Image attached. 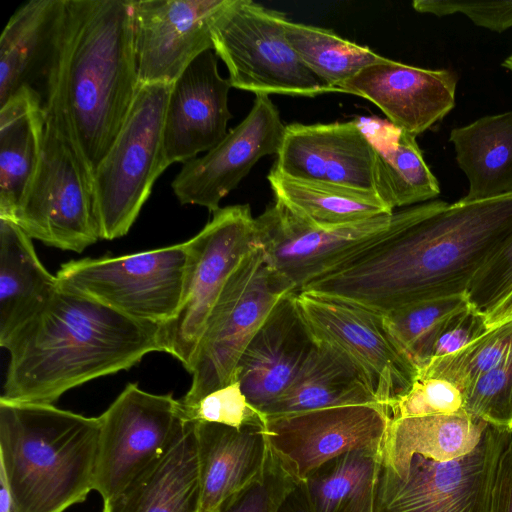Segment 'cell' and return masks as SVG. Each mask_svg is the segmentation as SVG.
Segmentation results:
<instances>
[{
  "label": "cell",
  "instance_id": "6da1fadb",
  "mask_svg": "<svg viewBox=\"0 0 512 512\" xmlns=\"http://www.w3.org/2000/svg\"><path fill=\"white\" fill-rule=\"evenodd\" d=\"M511 232L512 193L410 206L400 210L396 226L385 237L301 291L378 314L467 294L478 271Z\"/></svg>",
  "mask_w": 512,
  "mask_h": 512
},
{
  "label": "cell",
  "instance_id": "7a4b0ae2",
  "mask_svg": "<svg viewBox=\"0 0 512 512\" xmlns=\"http://www.w3.org/2000/svg\"><path fill=\"white\" fill-rule=\"evenodd\" d=\"M138 86L130 0H65L43 107L45 120L66 136L91 177Z\"/></svg>",
  "mask_w": 512,
  "mask_h": 512
},
{
  "label": "cell",
  "instance_id": "3957f363",
  "mask_svg": "<svg viewBox=\"0 0 512 512\" xmlns=\"http://www.w3.org/2000/svg\"><path fill=\"white\" fill-rule=\"evenodd\" d=\"M159 330L58 285L3 346L10 360L1 398L53 404L70 389L161 351Z\"/></svg>",
  "mask_w": 512,
  "mask_h": 512
},
{
  "label": "cell",
  "instance_id": "277c9868",
  "mask_svg": "<svg viewBox=\"0 0 512 512\" xmlns=\"http://www.w3.org/2000/svg\"><path fill=\"white\" fill-rule=\"evenodd\" d=\"M101 422L0 397V479L14 512H64L94 490Z\"/></svg>",
  "mask_w": 512,
  "mask_h": 512
},
{
  "label": "cell",
  "instance_id": "5b68a950",
  "mask_svg": "<svg viewBox=\"0 0 512 512\" xmlns=\"http://www.w3.org/2000/svg\"><path fill=\"white\" fill-rule=\"evenodd\" d=\"M172 83L139 85L128 116L92 175L101 239L128 233L167 168L163 126Z\"/></svg>",
  "mask_w": 512,
  "mask_h": 512
},
{
  "label": "cell",
  "instance_id": "8992f818",
  "mask_svg": "<svg viewBox=\"0 0 512 512\" xmlns=\"http://www.w3.org/2000/svg\"><path fill=\"white\" fill-rule=\"evenodd\" d=\"M284 13L251 0H227L211 21L213 50L231 87L257 94L315 97L332 92L284 34Z\"/></svg>",
  "mask_w": 512,
  "mask_h": 512
},
{
  "label": "cell",
  "instance_id": "52a82bcc",
  "mask_svg": "<svg viewBox=\"0 0 512 512\" xmlns=\"http://www.w3.org/2000/svg\"><path fill=\"white\" fill-rule=\"evenodd\" d=\"M289 293L296 292L266 264L259 247L243 257L206 322L190 372L191 386L180 399L183 405L237 380L243 352L275 305Z\"/></svg>",
  "mask_w": 512,
  "mask_h": 512
},
{
  "label": "cell",
  "instance_id": "ba28073f",
  "mask_svg": "<svg viewBox=\"0 0 512 512\" xmlns=\"http://www.w3.org/2000/svg\"><path fill=\"white\" fill-rule=\"evenodd\" d=\"M188 263L183 293L174 317L160 325L161 351L190 373L209 315L240 261L256 245L255 218L248 204L219 208L186 241Z\"/></svg>",
  "mask_w": 512,
  "mask_h": 512
},
{
  "label": "cell",
  "instance_id": "9c48e42d",
  "mask_svg": "<svg viewBox=\"0 0 512 512\" xmlns=\"http://www.w3.org/2000/svg\"><path fill=\"white\" fill-rule=\"evenodd\" d=\"M11 220L31 239L61 250L81 253L101 239L92 177L51 121L45 120L37 168Z\"/></svg>",
  "mask_w": 512,
  "mask_h": 512
},
{
  "label": "cell",
  "instance_id": "30bf717a",
  "mask_svg": "<svg viewBox=\"0 0 512 512\" xmlns=\"http://www.w3.org/2000/svg\"><path fill=\"white\" fill-rule=\"evenodd\" d=\"M188 263L187 243L61 265L59 287L94 299L130 318L162 325L176 314Z\"/></svg>",
  "mask_w": 512,
  "mask_h": 512
},
{
  "label": "cell",
  "instance_id": "8fae6325",
  "mask_svg": "<svg viewBox=\"0 0 512 512\" xmlns=\"http://www.w3.org/2000/svg\"><path fill=\"white\" fill-rule=\"evenodd\" d=\"M512 433L490 425L468 454L447 462L415 455L402 474L382 464L374 512H489L500 456Z\"/></svg>",
  "mask_w": 512,
  "mask_h": 512
},
{
  "label": "cell",
  "instance_id": "7c38bea8",
  "mask_svg": "<svg viewBox=\"0 0 512 512\" xmlns=\"http://www.w3.org/2000/svg\"><path fill=\"white\" fill-rule=\"evenodd\" d=\"M94 490L107 500L164 457L188 423L180 400L129 383L99 416Z\"/></svg>",
  "mask_w": 512,
  "mask_h": 512
},
{
  "label": "cell",
  "instance_id": "4fadbf2b",
  "mask_svg": "<svg viewBox=\"0 0 512 512\" xmlns=\"http://www.w3.org/2000/svg\"><path fill=\"white\" fill-rule=\"evenodd\" d=\"M296 302L314 342L347 359L388 410L418 379V368L389 336L381 314L305 291L296 293Z\"/></svg>",
  "mask_w": 512,
  "mask_h": 512
},
{
  "label": "cell",
  "instance_id": "5bb4252c",
  "mask_svg": "<svg viewBox=\"0 0 512 512\" xmlns=\"http://www.w3.org/2000/svg\"><path fill=\"white\" fill-rule=\"evenodd\" d=\"M400 210L354 224L319 228L278 201L255 218L256 245L266 264L297 293L393 230Z\"/></svg>",
  "mask_w": 512,
  "mask_h": 512
},
{
  "label": "cell",
  "instance_id": "9a60e30c",
  "mask_svg": "<svg viewBox=\"0 0 512 512\" xmlns=\"http://www.w3.org/2000/svg\"><path fill=\"white\" fill-rule=\"evenodd\" d=\"M391 415L381 404H361L267 417L270 446L301 482L313 470L353 450L382 452Z\"/></svg>",
  "mask_w": 512,
  "mask_h": 512
},
{
  "label": "cell",
  "instance_id": "2e32d148",
  "mask_svg": "<svg viewBox=\"0 0 512 512\" xmlns=\"http://www.w3.org/2000/svg\"><path fill=\"white\" fill-rule=\"evenodd\" d=\"M286 125L270 97L257 94L248 115L214 148L183 164L172 182L181 204L214 213L228 195L266 155L278 154Z\"/></svg>",
  "mask_w": 512,
  "mask_h": 512
},
{
  "label": "cell",
  "instance_id": "e0dca14e",
  "mask_svg": "<svg viewBox=\"0 0 512 512\" xmlns=\"http://www.w3.org/2000/svg\"><path fill=\"white\" fill-rule=\"evenodd\" d=\"M227 0H130L139 85L173 83L213 49L210 25Z\"/></svg>",
  "mask_w": 512,
  "mask_h": 512
},
{
  "label": "cell",
  "instance_id": "ac0fdd59",
  "mask_svg": "<svg viewBox=\"0 0 512 512\" xmlns=\"http://www.w3.org/2000/svg\"><path fill=\"white\" fill-rule=\"evenodd\" d=\"M377 152L358 121L293 123L273 167L290 178L376 193Z\"/></svg>",
  "mask_w": 512,
  "mask_h": 512
},
{
  "label": "cell",
  "instance_id": "d6986e66",
  "mask_svg": "<svg viewBox=\"0 0 512 512\" xmlns=\"http://www.w3.org/2000/svg\"><path fill=\"white\" fill-rule=\"evenodd\" d=\"M213 49L199 54L172 83L163 126L166 166L208 152L227 135L231 84L218 71Z\"/></svg>",
  "mask_w": 512,
  "mask_h": 512
},
{
  "label": "cell",
  "instance_id": "ffe728a7",
  "mask_svg": "<svg viewBox=\"0 0 512 512\" xmlns=\"http://www.w3.org/2000/svg\"><path fill=\"white\" fill-rule=\"evenodd\" d=\"M457 78L445 69H424L388 59L337 86L375 104L398 130L417 136L455 106Z\"/></svg>",
  "mask_w": 512,
  "mask_h": 512
},
{
  "label": "cell",
  "instance_id": "44dd1931",
  "mask_svg": "<svg viewBox=\"0 0 512 512\" xmlns=\"http://www.w3.org/2000/svg\"><path fill=\"white\" fill-rule=\"evenodd\" d=\"M315 345L296 302L284 296L243 352L236 378L248 401L263 414L289 388Z\"/></svg>",
  "mask_w": 512,
  "mask_h": 512
},
{
  "label": "cell",
  "instance_id": "7402d4cb",
  "mask_svg": "<svg viewBox=\"0 0 512 512\" xmlns=\"http://www.w3.org/2000/svg\"><path fill=\"white\" fill-rule=\"evenodd\" d=\"M194 425L200 486L199 512H214L259 475L270 445L266 431L262 429H237L206 422Z\"/></svg>",
  "mask_w": 512,
  "mask_h": 512
},
{
  "label": "cell",
  "instance_id": "603a6c76",
  "mask_svg": "<svg viewBox=\"0 0 512 512\" xmlns=\"http://www.w3.org/2000/svg\"><path fill=\"white\" fill-rule=\"evenodd\" d=\"M65 0H30L10 17L0 37V107L22 87L45 92Z\"/></svg>",
  "mask_w": 512,
  "mask_h": 512
},
{
  "label": "cell",
  "instance_id": "cb8c5ba5",
  "mask_svg": "<svg viewBox=\"0 0 512 512\" xmlns=\"http://www.w3.org/2000/svg\"><path fill=\"white\" fill-rule=\"evenodd\" d=\"M199 507L195 425L188 422L164 457L104 500L103 512H199Z\"/></svg>",
  "mask_w": 512,
  "mask_h": 512
},
{
  "label": "cell",
  "instance_id": "d4e9b609",
  "mask_svg": "<svg viewBox=\"0 0 512 512\" xmlns=\"http://www.w3.org/2000/svg\"><path fill=\"white\" fill-rule=\"evenodd\" d=\"M58 279L37 256L32 239L13 220L0 217V345L51 299Z\"/></svg>",
  "mask_w": 512,
  "mask_h": 512
},
{
  "label": "cell",
  "instance_id": "484cf974",
  "mask_svg": "<svg viewBox=\"0 0 512 512\" xmlns=\"http://www.w3.org/2000/svg\"><path fill=\"white\" fill-rule=\"evenodd\" d=\"M44 131L43 99L31 87L0 107V217L13 219L37 168Z\"/></svg>",
  "mask_w": 512,
  "mask_h": 512
},
{
  "label": "cell",
  "instance_id": "4316f807",
  "mask_svg": "<svg viewBox=\"0 0 512 512\" xmlns=\"http://www.w3.org/2000/svg\"><path fill=\"white\" fill-rule=\"evenodd\" d=\"M361 404L380 403L347 359L315 343L289 388L264 415L267 418Z\"/></svg>",
  "mask_w": 512,
  "mask_h": 512
},
{
  "label": "cell",
  "instance_id": "83f0119b",
  "mask_svg": "<svg viewBox=\"0 0 512 512\" xmlns=\"http://www.w3.org/2000/svg\"><path fill=\"white\" fill-rule=\"evenodd\" d=\"M487 426L466 411L392 419L382 464L402 474L415 455L437 462L457 459L479 444Z\"/></svg>",
  "mask_w": 512,
  "mask_h": 512
},
{
  "label": "cell",
  "instance_id": "f1b7e54d",
  "mask_svg": "<svg viewBox=\"0 0 512 512\" xmlns=\"http://www.w3.org/2000/svg\"><path fill=\"white\" fill-rule=\"evenodd\" d=\"M449 141L469 181L462 200L481 201L512 193V111L454 128Z\"/></svg>",
  "mask_w": 512,
  "mask_h": 512
},
{
  "label": "cell",
  "instance_id": "f546056e",
  "mask_svg": "<svg viewBox=\"0 0 512 512\" xmlns=\"http://www.w3.org/2000/svg\"><path fill=\"white\" fill-rule=\"evenodd\" d=\"M267 180L274 200L315 227L336 228L394 212L374 192L302 181L274 167Z\"/></svg>",
  "mask_w": 512,
  "mask_h": 512
},
{
  "label": "cell",
  "instance_id": "4dcf8cb0",
  "mask_svg": "<svg viewBox=\"0 0 512 512\" xmlns=\"http://www.w3.org/2000/svg\"><path fill=\"white\" fill-rule=\"evenodd\" d=\"M382 452L353 450L300 482L310 512H374Z\"/></svg>",
  "mask_w": 512,
  "mask_h": 512
},
{
  "label": "cell",
  "instance_id": "1f68e13d",
  "mask_svg": "<svg viewBox=\"0 0 512 512\" xmlns=\"http://www.w3.org/2000/svg\"><path fill=\"white\" fill-rule=\"evenodd\" d=\"M284 34L304 64L332 92L362 69L388 60L366 46L338 36L326 28L286 19Z\"/></svg>",
  "mask_w": 512,
  "mask_h": 512
},
{
  "label": "cell",
  "instance_id": "d6a6232c",
  "mask_svg": "<svg viewBox=\"0 0 512 512\" xmlns=\"http://www.w3.org/2000/svg\"><path fill=\"white\" fill-rule=\"evenodd\" d=\"M377 151L376 194L392 211L438 197L439 182L426 164L415 136L398 130L391 147H377Z\"/></svg>",
  "mask_w": 512,
  "mask_h": 512
},
{
  "label": "cell",
  "instance_id": "836d02e7",
  "mask_svg": "<svg viewBox=\"0 0 512 512\" xmlns=\"http://www.w3.org/2000/svg\"><path fill=\"white\" fill-rule=\"evenodd\" d=\"M468 305L467 294H460L416 302L381 315L389 336L420 371L430 361L443 324Z\"/></svg>",
  "mask_w": 512,
  "mask_h": 512
},
{
  "label": "cell",
  "instance_id": "e575fe53",
  "mask_svg": "<svg viewBox=\"0 0 512 512\" xmlns=\"http://www.w3.org/2000/svg\"><path fill=\"white\" fill-rule=\"evenodd\" d=\"M512 352V318L490 327L462 349L430 361L419 378L446 380L463 393L476 379L498 366Z\"/></svg>",
  "mask_w": 512,
  "mask_h": 512
},
{
  "label": "cell",
  "instance_id": "d590c367",
  "mask_svg": "<svg viewBox=\"0 0 512 512\" xmlns=\"http://www.w3.org/2000/svg\"><path fill=\"white\" fill-rule=\"evenodd\" d=\"M299 484L298 478L269 446L265 465L259 475L214 512H279Z\"/></svg>",
  "mask_w": 512,
  "mask_h": 512
},
{
  "label": "cell",
  "instance_id": "8d00e7d4",
  "mask_svg": "<svg viewBox=\"0 0 512 512\" xmlns=\"http://www.w3.org/2000/svg\"><path fill=\"white\" fill-rule=\"evenodd\" d=\"M464 410L488 425L512 433V352L464 392Z\"/></svg>",
  "mask_w": 512,
  "mask_h": 512
},
{
  "label": "cell",
  "instance_id": "74e56055",
  "mask_svg": "<svg viewBox=\"0 0 512 512\" xmlns=\"http://www.w3.org/2000/svg\"><path fill=\"white\" fill-rule=\"evenodd\" d=\"M180 404L187 422L216 423L237 429L258 428L266 431V416L248 401L237 380L211 391L191 405Z\"/></svg>",
  "mask_w": 512,
  "mask_h": 512
},
{
  "label": "cell",
  "instance_id": "f35d334b",
  "mask_svg": "<svg viewBox=\"0 0 512 512\" xmlns=\"http://www.w3.org/2000/svg\"><path fill=\"white\" fill-rule=\"evenodd\" d=\"M389 411L391 419L461 413L465 411L463 393L446 380L418 377Z\"/></svg>",
  "mask_w": 512,
  "mask_h": 512
},
{
  "label": "cell",
  "instance_id": "ab89813d",
  "mask_svg": "<svg viewBox=\"0 0 512 512\" xmlns=\"http://www.w3.org/2000/svg\"><path fill=\"white\" fill-rule=\"evenodd\" d=\"M512 293V232L478 271L467 291L469 304L486 316Z\"/></svg>",
  "mask_w": 512,
  "mask_h": 512
},
{
  "label": "cell",
  "instance_id": "60d3db41",
  "mask_svg": "<svg viewBox=\"0 0 512 512\" xmlns=\"http://www.w3.org/2000/svg\"><path fill=\"white\" fill-rule=\"evenodd\" d=\"M415 11L438 17L460 13L475 25L501 33L512 27V1L415 0Z\"/></svg>",
  "mask_w": 512,
  "mask_h": 512
},
{
  "label": "cell",
  "instance_id": "b9f144b4",
  "mask_svg": "<svg viewBox=\"0 0 512 512\" xmlns=\"http://www.w3.org/2000/svg\"><path fill=\"white\" fill-rule=\"evenodd\" d=\"M489 328L486 315L469 304L443 324L433 344L430 361L462 349Z\"/></svg>",
  "mask_w": 512,
  "mask_h": 512
},
{
  "label": "cell",
  "instance_id": "7bdbcfd3",
  "mask_svg": "<svg viewBox=\"0 0 512 512\" xmlns=\"http://www.w3.org/2000/svg\"><path fill=\"white\" fill-rule=\"evenodd\" d=\"M489 512H512V440L498 462Z\"/></svg>",
  "mask_w": 512,
  "mask_h": 512
},
{
  "label": "cell",
  "instance_id": "ee69618b",
  "mask_svg": "<svg viewBox=\"0 0 512 512\" xmlns=\"http://www.w3.org/2000/svg\"><path fill=\"white\" fill-rule=\"evenodd\" d=\"M486 318L489 327L511 319L512 293L506 297L491 313H489Z\"/></svg>",
  "mask_w": 512,
  "mask_h": 512
},
{
  "label": "cell",
  "instance_id": "f6af8a7d",
  "mask_svg": "<svg viewBox=\"0 0 512 512\" xmlns=\"http://www.w3.org/2000/svg\"><path fill=\"white\" fill-rule=\"evenodd\" d=\"M279 512H310L300 484L286 499Z\"/></svg>",
  "mask_w": 512,
  "mask_h": 512
},
{
  "label": "cell",
  "instance_id": "bcb514c9",
  "mask_svg": "<svg viewBox=\"0 0 512 512\" xmlns=\"http://www.w3.org/2000/svg\"><path fill=\"white\" fill-rule=\"evenodd\" d=\"M0 487V512H14L10 492L2 479H0Z\"/></svg>",
  "mask_w": 512,
  "mask_h": 512
},
{
  "label": "cell",
  "instance_id": "7dc6e473",
  "mask_svg": "<svg viewBox=\"0 0 512 512\" xmlns=\"http://www.w3.org/2000/svg\"><path fill=\"white\" fill-rule=\"evenodd\" d=\"M502 66L512 72V54L504 60Z\"/></svg>",
  "mask_w": 512,
  "mask_h": 512
}]
</instances>
